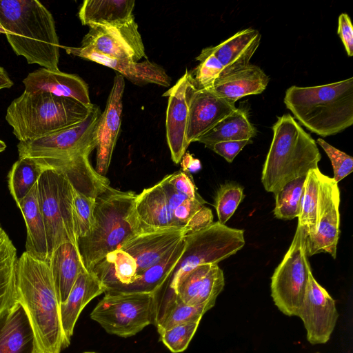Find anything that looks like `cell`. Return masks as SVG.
<instances>
[{
    "label": "cell",
    "instance_id": "obj_1",
    "mask_svg": "<svg viewBox=\"0 0 353 353\" xmlns=\"http://www.w3.org/2000/svg\"><path fill=\"white\" fill-rule=\"evenodd\" d=\"M101 110L97 105L82 122L39 139L19 141V158L34 159L45 170L64 174L80 193L96 199L109 186L106 176L97 173L89 156L96 149V128Z\"/></svg>",
    "mask_w": 353,
    "mask_h": 353
},
{
    "label": "cell",
    "instance_id": "obj_2",
    "mask_svg": "<svg viewBox=\"0 0 353 353\" xmlns=\"http://www.w3.org/2000/svg\"><path fill=\"white\" fill-rule=\"evenodd\" d=\"M14 299L24 307L29 317L37 353H61L63 334L49 262L26 251L18 257Z\"/></svg>",
    "mask_w": 353,
    "mask_h": 353
},
{
    "label": "cell",
    "instance_id": "obj_3",
    "mask_svg": "<svg viewBox=\"0 0 353 353\" xmlns=\"http://www.w3.org/2000/svg\"><path fill=\"white\" fill-rule=\"evenodd\" d=\"M0 27L29 64L58 70L60 44L51 12L37 0H0Z\"/></svg>",
    "mask_w": 353,
    "mask_h": 353
},
{
    "label": "cell",
    "instance_id": "obj_4",
    "mask_svg": "<svg viewBox=\"0 0 353 353\" xmlns=\"http://www.w3.org/2000/svg\"><path fill=\"white\" fill-rule=\"evenodd\" d=\"M283 101L301 125L321 137L353 124V77L317 86L292 85Z\"/></svg>",
    "mask_w": 353,
    "mask_h": 353
},
{
    "label": "cell",
    "instance_id": "obj_5",
    "mask_svg": "<svg viewBox=\"0 0 353 353\" xmlns=\"http://www.w3.org/2000/svg\"><path fill=\"white\" fill-rule=\"evenodd\" d=\"M263 165L261 183L276 193L287 183L318 169L321 159L316 143L290 114L278 117Z\"/></svg>",
    "mask_w": 353,
    "mask_h": 353
},
{
    "label": "cell",
    "instance_id": "obj_6",
    "mask_svg": "<svg viewBox=\"0 0 353 353\" xmlns=\"http://www.w3.org/2000/svg\"><path fill=\"white\" fill-rule=\"evenodd\" d=\"M94 104L43 92H23L7 108L6 120L19 141L33 140L84 121Z\"/></svg>",
    "mask_w": 353,
    "mask_h": 353
},
{
    "label": "cell",
    "instance_id": "obj_7",
    "mask_svg": "<svg viewBox=\"0 0 353 353\" xmlns=\"http://www.w3.org/2000/svg\"><path fill=\"white\" fill-rule=\"evenodd\" d=\"M137 194L110 186L95 199L94 221L90 232L77 240L85 270L93 268L110 252L132 236L128 217Z\"/></svg>",
    "mask_w": 353,
    "mask_h": 353
},
{
    "label": "cell",
    "instance_id": "obj_8",
    "mask_svg": "<svg viewBox=\"0 0 353 353\" xmlns=\"http://www.w3.org/2000/svg\"><path fill=\"white\" fill-rule=\"evenodd\" d=\"M184 249L163 285L173 290L179 279L196 266L216 263L236 254L245 245L244 230L219 221L185 235Z\"/></svg>",
    "mask_w": 353,
    "mask_h": 353
},
{
    "label": "cell",
    "instance_id": "obj_9",
    "mask_svg": "<svg viewBox=\"0 0 353 353\" xmlns=\"http://www.w3.org/2000/svg\"><path fill=\"white\" fill-rule=\"evenodd\" d=\"M158 302L153 292H105L90 316L107 333L130 337L154 324Z\"/></svg>",
    "mask_w": 353,
    "mask_h": 353
},
{
    "label": "cell",
    "instance_id": "obj_10",
    "mask_svg": "<svg viewBox=\"0 0 353 353\" xmlns=\"http://www.w3.org/2000/svg\"><path fill=\"white\" fill-rule=\"evenodd\" d=\"M73 188L68 179L54 170H44L37 181L38 200L46 226L49 260L61 244L77 247L73 216Z\"/></svg>",
    "mask_w": 353,
    "mask_h": 353
},
{
    "label": "cell",
    "instance_id": "obj_11",
    "mask_svg": "<svg viewBox=\"0 0 353 353\" xmlns=\"http://www.w3.org/2000/svg\"><path fill=\"white\" fill-rule=\"evenodd\" d=\"M306 234L298 223L291 245L271 277V296L285 315L297 316L311 271L305 250Z\"/></svg>",
    "mask_w": 353,
    "mask_h": 353
},
{
    "label": "cell",
    "instance_id": "obj_12",
    "mask_svg": "<svg viewBox=\"0 0 353 353\" xmlns=\"http://www.w3.org/2000/svg\"><path fill=\"white\" fill-rule=\"evenodd\" d=\"M80 47L121 60L138 61L145 57V48L134 17L110 26L90 25Z\"/></svg>",
    "mask_w": 353,
    "mask_h": 353
},
{
    "label": "cell",
    "instance_id": "obj_13",
    "mask_svg": "<svg viewBox=\"0 0 353 353\" xmlns=\"http://www.w3.org/2000/svg\"><path fill=\"white\" fill-rule=\"evenodd\" d=\"M339 204L340 191L338 183L321 172L317 225L315 232L306 237L305 250L307 256L324 252L336 259L340 232Z\"/></svg>",
    "mask_w": 353,
    "mask_h": 353
},
{
    "label": "cell",
    "instance_id": "obj_14",
    "mask_svg": "<svg viewBox=\"0 0 353 353\" xmlns=\"http://www.w3.org/2000/svg\"><path fill=\"white\" fill-rule=\"evenodd\" d=\"M312 345L327 343L334 330L339 314L335 301L310 271L302 305L298 314Z\"/></svg>",
    "mask_w": 353,
    "mask_h": 353
},
{
    "label": "cell",
    "instance_id": "obj_15",
    "mask_svg": "<svg viewBox=\"0 0 353 353\" xmlns=\"http://www.w3.org/2000/svg\"><path fill=\"white\" fill-rule=\"evenodd\" d=\"M191 72L186 70L176 83L163 94L168 97L166 111V138L171 157L180 163L188 147L185 136L191 95L196 89Z\"/></svg>",
    "mask_w": 353,
    "mask_h": 353
},
{
    "label": "cell",
    "instance_id": "obj_16",
    "mask_svg": "<svg viewBox=\"0 0 353 353\" xmlns=\"http://www.w3.org/2000/svg\"><path fill=\"white\" fill-rule=\"evenodd\" d=\"M128 221L135 234L183 228L174 219L159 182L136 195Z\"/></svg>",
    "mask_w": 353,
    "mask_h": 353
},
{
    "label": "cell",
    "instance_id": "obj_17",
    "mask_svg": "<svg viewBox=\"0 0 353 353\" xmlns=\"http://www.w3.org/2000/svg\"><path fill=\"white\" fill-rule=\"evenodd\" d=\"M124 88V77L117 74L114 78L105 108L103 113H101L97 125L95 170L103 176H105L108 170L120 132Z\"/></svg>",
    "mask_w": 353,
    "mask_h": 353
},
{
    "label": "cell",
    "instance_id": "obj_18",
    "mask_svg": "<svg viewBox=\"0 0 353 353\" xmlns=\"http://www.w3.org/2000/svg\"><path fill=\"white\" fill-rule=\"evenodd\" d=\"M236 109L234 103L208 89L193 91L189 103V116L186 131L188 145L194 142L216 123Z\"/></svg>",
    "mask_w": 353,
    "mask_h": 353
},
{
    "label": "cell",
    "instance_id": "obj_19",
    "mask_svg": "<svg viewBox=\"0 0 353 353\" xmlns=\"http://www.w3.org/2000/svg\"><path fill=\"white\" fill-rule=\"evenodd\" d=\"M224 285L223 272L218 264L205 263L182 276L172 290L188 305L215 304Z\"/></svg>",
    "mask_w": 353,
    "mask_h": 353
},
{
    "label": "cell",
    "instance_id": "obj_20",
    "mask_svg": "<svg viewBox=\"0 0 353 353\" xmlns=\"http://www.w3.org/2000/svg\"><path fill=\"white\" fill-rule=\"evenodd\" d=\"M185 234L184 227L134 234L122 243L119 249L134 258L138 275L161 260Z\"/></svg>",
    "mask_w": 353,
    "mask_h": 353
},
{
    "label": "cell",
    "instance_id": "obj_21",
    "mask_svg": "<svg viewBox=\"0 0 353 353\" xmlns=\"http://www.w3.org/2000/svg\"><path fill=\"white\" fill-rule=\"evenodd\" d=\"M69 54L110 68L132 83L143 85L154 83L168 87L171 79L163 68L148 59L142 62L117 59L81 47H63Z\"/></svg>",
    "mask_w": 353,
    "mask_h": 353
},
{
    "label": "cell",
    "instance_id": "obj_22",
    "mask_svg": "<svg viewBox=\"0 0 353 353\" xmlns=\"http://www.w3.org/2000/svg\"><path fill=\"white\" fill-rule=\"evenodd\" d=\"M0 353H37L29 317L15 299L0 313Z\"/></svg>",
    "mask_w": 353,
    "mask_h": 353
},
{
    "label": "cell",
    "instance_id": "obj_23",
    "mask_svg": "<svg viewBox=\"0 0 353 353\" xmlns=\"http://www.w3.org/2000/svg\"><path fill=\"white\" fill-rule=\"evenodd\" d=\"M23 83L27 92H48L74 99L88 106L92 105L87 83L77 74L41 68L30 72Z\"/></svg>",
    "mask_w": 353,
    "mask_h": 353
},
{
    "label": "cell",
    "instance_id": "obj_24",
    "mask_svg": "<svg viewBox=\"0 0 353 353\" xmlns=\"http://www.w3.org/2000/svg\"><path fill=\"white\" fill-rule=\"evenodd\" d=\"M105 292V288L92 272L83 270L65 302L59 304L63 334V349L69 346L75 324L83 309L93 299Z\"/></svg>",
    "mask_w": 353,
    "mask_h": 353
},
{
    "label": "cell",
    "instance_id": "obj_25",
    "mask_svg": "<svg viewBox=\"0 0 353 353\" xmlns=\"http://www.w3.org/2000/svg\"><path fill=\"white\" fill-rule=\"evenodd\" d=\"M269 81V77L259 66L250 63L235 71L221 74L210 90L234 104L245 96L263 92Z\"/></svg>",
    "mask_w": 353,
    "mask_h": 353
},
{
    "label": "cell",
    "instance_id": "obj_26",
    "mask_svg": "<svg viewBox=\"0 0 353 353\" xmlns=\"http://www.w3.org/2000/svg\"><path fill=\"white\" fill-rule=\"evenodd\" d=\"M260 41L259 32L249 28L236 32L216 46L205 49L213 54L222 64L223 71L221 74H223L250 64Z\"/></svg>",
    "mask_w": 353,
    "mask_h": 353
},
{
    "label": "cell",
    "instance_id": "obj_27",
    "mask_svg": "<svg viewBox=\"0 0 353 353\" xmlns=\"http://www.w3.org/2000/svg\"><path fill=\"white\" fill-rule=\"evenodd\" d=\"M49 263L60 304L65 301L79 274L85 268L77 247L70 242L57 247L51 254Z\"/></svg>",
    "mask_w": 353,
    "mask_h": 353
},
{
    "label": "cell",
    "instance_id": "obj_28",
    "mask_svg": "<svg viewBox=\"0 0 353 353\" xmlns=\"http://www.w3.org/2000/svg\"><path fill=\"white\" fill-rule=\"evenodd\" d=\"M17 207L26 227V252L49 262L47 234L38 200L37 183Z\"/></svg>",
    "mask_w": 353,
    "mask_h": 353
},
{
    "label": "cell",
    "instance_id": "obj_29",
    "mask_svg": "<svg viewBox=\"0 0 353 353\" xmlns=\"http://www.w3.org/2000/svg\"><path fill=\"white\" fill-rule=\"evenodd\" d=\"M214 305H188L183 303L172 290L165 288L161 301L158 302L154 325L159 334H161L179 324L201 321L203 314Z\"/></svg>",
    "mask_w": 353,
    "mask_h": 353
},
{
    "label": "cell",
    "instance_id": "obj_30",
    "mask_svg": "<svg viewBox=\"0 0 353 353\" xmlns=\"http://www.w3.org/2000/svg\"><path fill=\"white\" fill-rule=\"evenodd\" d=\"M183 249L184 239H183L161 260L139 273L132 283L127 285H118L106 292H140L157 294L177 263Z\"/></svg>",
    "mask_w": 353,
    "mask_h": 353
},
{
    "label": "cell",
    "instance_id": "obj_31",
    "mask_svg": "<svg viewBox=\"0 0 353 353\" xmlns=\"http://www.w3.org/2000/svg\"><path fill=\"white\" fill-rule=\"evenodd\" d=\"M134 0H85L79 12L83 25H117L134 17Z\"/></svg>",
    "mask_w": 353,
    "mask_h": 353
},
{
    "label": "cell",
    "instance_id": "obj_32",
    "mask_svg": "<svg viewBox=\"0 0 353 353\" xmlns=\"http://www.w3.org/2000/svg\"><path fill=\"white\" fill-rule=\"evenodd\" d=\"M92 272L105 288V292L116 285L132 283L137 276V265L126 252L117 249L108 254Z\"/></svg>",
    "mask_w": 353,
    "mask_h": 353
},
{
    "label": "cell",
    "instance_id": "obj_33",
    "mask_svg": "<svg viewBox=\"0 0 353 353\" xmlns=\"http://www.w3.org/2000/svg\"><path fill=\"white\" fill-rule=\"evenodd\" d=\"M256 134V130L250 123L246 110L236 108L199 137L196 141L203 143L206 148L210 149L219 142L250 140Z\"/></svg>",
    "mask_w": 353,
    "mask_h": 353
},
{
    "label": "cell",
    "instance_id": "obj_34",
    "mask_svg": "<svg viewBox=\"0 0 353 353\" xmlns=\"http://www.w3.org/2000/svg\"><path fill=\"white\" fill-rule=\"evenodd\" d=\"M17 248L0 223V313L14 299Z\"/></svg>",
    "mask_w": 353,
    "mask_h": 353
},
{
    "label": "cell",
    "instance_id": "obj_35",
    "mask_svg": "<svg viewBox=\"0 0 353 353\" xmlns=\"http://www.w3.org/2000/svg\"><path fill=\"white\" fill-rule=\"evenodd\" d=\"M45 168L34 159L19 158L8 174V186L18 206L30 192Z\"/></svg>",
    "mask_w": 353,
    "mask_h": 353
},
{
    "label": "cell",
    "instance_id": "obj_36",
    "mask_svg": "<svg viewBox=\"0 0 353 353\" xmlns=\"http://www.w3.org/2000/svg\"><path fill=\"white\" fill-rule=\"evenodd\" d=\"M320 172L319 168L310 170L304 183L298 223L307 236L314 234L316 229Z\"/></svg>",
    "mask_w": 353,
    "mask_h": 353
},
{
    "label": "cell",
    "instance_id": "obj_37",
    "mask_svg": "<svg viewBox=\"0 0 353 353\" xmlns=\"http://www.w3.org/2000/svg\"><path fill=\"white\" fill-rule=\"evenodd\" d=\"M305 176H301L287 183L274 194V214L276 218L283 220L298 218Z\"/></svg>",
    "mask_w": 353,
    "mask_h": 353
},
{
    "label": "cell",
    "instance_id": "obj_38",
    "mask_svg": "<svg viewBox=\"0 0 353 353\" xmlns=\"http://www.w3.org/2000/svg\"><path fill=\"white\" fill-rule=\"evenodd\" d=\"M243 198V188L239 184L226 183L220 185L216 192L214 203L218 221L225 225L234 214Z\"/></svg>",
    "mask_w": 353,
    "mask_h": 353
},
{
    "label": "cell",
    "instance_id": "obj_39",
    "mask_svg": "<svg viewBox=\"0 0 353 353\" xmlns=\"http://www.w3.org/2000/svg\"><path fill=\"white\" fill-rule=\"evenodd\" d=\"M196 60L199 61V64L190 72L195 86L198 89H212L215 81L221 75L223 66L213 54L205 48Z\"/></svg>",
    "mask_w": 353,
    "mask_h": 353
},
{
    "label": "cell",
    "instance_id": "obj_40",
    "mask_svg": "<svg viewBox=\"0 0 353 353\" xmlns=\"http://www.w3.org/2000/svg\"><path fill=\"white\" fill-rule=\"evenodd\" d=\"M95 199L86 196L73 188V216L77 239L86 236L94 221Z\"/></svg>",
    "mask_w": 353,
    "mask_h": 353
},
{
    "label": "cell",
    "instance_id": "obj_41",
    "mask_svg": "<svg viewBox=\"0 0 353 353\" xmlns=\"http://www.w3.org/2000/svg\"><path fill=\"white\" fill-rule=\"evenodd\" d=\"M201 321H190L172 327L161 334L160 340L172 353L185 351Z\"/></svg>",
    "mask_w": 353,
    "mask_h": 353
},
{
    "label": "cell",
    "instance_id": "obj_42",
    "mask_svg": "<svg viewBox=\"0 0 353 353\" xmlns=\"http://www.w3.org/2000/svg\"><path fill=\"white\" fill-rule=\"evenodd\" d=\"M316 142L329 157L334 171L332 179L338 183L352 172L353 158L322 139H318Z\"/></svg>",
    "mask_w": 353,
    "mask_h": 353
},
{
    "label": "cell",
    "instance_id": "obj_43",
    "mask_svg": "<svg viewBox=\"0 0 353 353\" xmlns=\"http://www.w3.org/2000/svg\"><path fill=\"white\" fill-rule=\"evenodd\" d=\"M168 182L179 192L189 199L205 202L199 194L190 176L183 171H178L166 176ZM206 203V202H205Z\"/></svg>",
    "mask_w": 353,
    "mask_h": 353
},
{
    "label": "cell",
    "instance_id": "obj_44",
    "mask_svg": "<svg viewBox=\"0 0 353 353\" xmlns=\"http://www.w3.org/2000/svg\"><path fill=\"white\" fill-rule=\"evenodd\" d=\"M251 143V139L219 142L213 145L210 150L223 157L228 163H232L241 150Z\"/></svg>",
    "mask_w": 353,
    "mask_h": 353
},
{
    "label": "cell",
    "instance_id": "obj_45",
    "mask_svg": "<svg viewBox=\"0 0 353 353\" xmlns=\"http://www.w3.org/2000/svg\"><path fill=\"white\" fill-rule=\"evenodd\" d=\"M338 34L348 57L353 56V27L349 15L342 13L338 19Z\"/></svg>",
    "mask_w": 353,
    "mask_h": 353
},
{
    "label": "cell",
    "instance_id": "obj_46",
    "mask_svg": "<svg viewBox=\"0 0 353 353\" xmlns=\"http://www.w3.org/2000/svg\"><path fill=\"white\" fill-rule=\"evenodd\" d=\"M213 223L212 210L203 206L201 209L184 226L188 233L203 228Z\"/></svg>",
    "mask_w": 353,
    "mask_h": 353
},
{
    "label": "cell",
    "instance_id": "obj_47",
    "mask_svg": "<svg viewBox=\"0 0 353 353\" xmlns=\"http://www.w3.org/2000/svg\"><path fill=\"white\" fill-rule=\"evenodd\" d=\"M181 165L184 172L194 173L201 168V164L199 159H195L189 152H185L181 161Z\"/></svg>",
    "mask_w": 353,
    "mask_h": 353
},
{
    "label": "cell",
    "instance_id": "obj_48",
    "mask_svg": "<svg viewBox=\"0 0 353 353\" xmlns=\"http://www.w3.org/2000/svg\"><path fill=\"white\" fill-rule=\"evenodd\" d=\"M14 83L9 77L6 70L0 66V90L3 88H10Z\"/></svg>",
    "mask_w": 353,
    "mask_h": 353
},
{
    "label": "cell",
    "instance_id": "obj_49",
    "mask_svg": "<svg viewBox=\"0 0 353 353\" xmlns=\"http://www.w3.org/2000/svg\"><path fill=\"white\" fill-rule=\"evenodd\" d=\"M6 148V144L4 141L0 140V152L4 151Z\"/></svg>",
    "mask_w": 353,
    "mask_h": 353
},
{
    "label": "cell",
    "instance_id": "obj_50",
    "mask_svg": "<svg viewBox=\"0 0 353 353\" xmlns=\"http://www.w3.org/2000/svg\"><path fill=\"white\" fill-rule=\"evenodd\" d=\"M0 33L4 34V30L0 27Z\"/></svg>",
    "mask_w": 353,
    "mask_h": 353
},
{
    "label": "cell",
    "instance_id": "obj_51",
    "mask_svg": "<svg viewBox=\"0 0 353 353\" xmlns=\"http://www.w3.org/2000/svg\"><path fill=\"white\" fill-rule=\"evenodd\" d=\"M83 353H97V352H83Z\"/></svg>",
    "mask_w": 353,
    "mask_h": 353
}]
</instances>
